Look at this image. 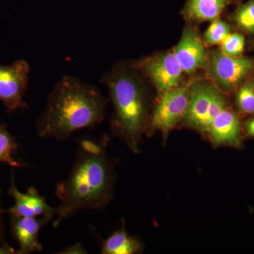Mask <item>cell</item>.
I'll return each instance as SVG.
<instances>
[{
  "label": "cell",
  "instance_id": "obj_2",
  "mask_svg": "<svg viewBox=\"0 0 254 254\" xmlns=\"http://www.w3.org/2000/svg\"><path fill=\"white\" fill-rule=\"evenodd\" d=\"M108 100L96 86L72 76L57 82L47 100L46 109L36 123L41 138L67 141L73 133L103 123Z\"/></svg>",
  "mask_w": 254,
  "mask_h": 254
},
{
  "label": "cell",
  "instance_id": "obj_11",
  "mask_svg": "<svg viewBox=\"0 0 254 254\" xmlns=\"http://www.w3.org/2000/svg\"><path fill=\"white\" fill-rule=\"evenodd\" d=\"M173 53L184 72L187 74H194L208 65V55L203 40L192 28L184 31Z\"/></svg>",
  "mask_w": 254,
  "mask_h": 254
},
{
  "label": "cell",
  "instance_id": "obj_19",
  "mask_svg": "<svg viewBox=\"0 0 254 254\" xmlns=\"http://www.w3.org/2000/svg\"><path fill=\"white\" fill-rule=\"evenodd\" d=\"M236 21L241 28L254 33V1L245 4L237 11Z\"/></svg>",
  "mask_w": 254,
  "mask_h": 254
},
{
  "label": "cell",
  "instance_id": "obj_9",
  "mask_svg": "<svg viewBox=\"0 0 254 254\" xmlns=\"http://www.w3.org/2000/svg\"><path fill=\"white\" fill-rule=\"evenodd\" d=\"M206 138L214 148L242 149L244 147L243 125L240 117L227 106L215 116L209 127Z\"/></svg>",
  "mask_w": 254,
  "mask_h": 254
},
{
  "label": "cell",
  "instance_id": "obj_3",
  "mask_svg": "<svg viewBox=\"0 0 254 254\" xmlns=\"http://www.w3.org/2000/svg\"><path fill=\"white\" fill-rule=\"evenodd\" d=\"M100 83L109 90L113 103L112 133L138 154L150 120L148 93L139 74L134 66L119 64L102 76Z\"/></svg>",
  "mask_w": 254,
  "mask_h": 254
},
{
  "label": "cell",
  "instance_id": "obj_18",
  "mask_svg": "<svg viewBox=\"0 0 254 254\" xmlns=\"http://www.w3.org/2000/svg\"><path fill=\"white\" fill-rule=\"evenodd\" d=\"M221 52L229 56H241L245 50V40L240 33H230L220 43Z\"/></svg>",
  "mask_w": 254,
  "mask_h": 254
},
{
  "label": "cell",
  "instance_id": "obj_10",
  "mask_svg": "<svg viewBox=\"0 0 254 254\" xmlns=\"http://www.w3.org/2000/svg\"><path fill=\"white\" fill-rule=\"evenodd\" d=\"M142 68L160 93L180 86L185 73L173 52L145 60Z\"/></svg>",
  "mask_w": 254,
  "mask_h": 254
},
{
  "label": "cell",
  "instance_id": "obj_21",
  "mask_svg": "<svg viewBox=\"0 0 254 254\" xmlns=\"http://www.w3.org/2000/svg\"><path fill=\"white\" fill-rule=\"evenodd\" d=\"M244 137L254 139V116L247 120L243 125Z\"/></svg>",
  "mask_w": 254,
  "mask_h": 254
},
{
  "label": "cell",
  "instance_id": "obj_7",
  "mask_svg": "<svg viewBox=\"0 0 254 254\" xmlns=\"http://www.w3.org/2000/svg\"><path fill=\"white\" fill-rule=\"evenodd\" d=\"M254 69L253 60L245 57L229 56L222 52L214 55L210 64L212 76L227 91L240 86Z\"/></svg>",
  "mask_w": 254,
  "mask_h": 254
},
{
  "label": "cell",
  "instance_id": "obj_20",
  "mask_svg": "<svg viewBox=\"0 0 254 254\" xmlns=\"http://www.w3.org/2000/svg\"><path fill=\"white\" fill-rule=\"evenodd\" d=\"M59 254H88L86 249L80 243H76L73 245L66 247L64 250L61 251Z\"/></svg>",
  "mask_w": 254,
  "mask_h": 254
},
{
  "label": "cell",
  "instance_id": "obj_15",
  "mask_svg": "<svg viewBox=\"0 0 254 254\" xmlns=\"http://www.w3.org/2000/svg\"><path fill=\"white\" fill-rule=\"evenodd\" d=\"M18 149V143L8 131L4 124H0V165L7 164L12 168H21L22 164L13 158V154Z\"/></svg>",
  "mask_w": 254,
  "mask_h": 254
},
{
  "label": "cell",
  "instance_id": "obj_22",
  "mask_svg": "<svg viewBox=\"0 0 254 254\" xmlns=\"http://www.w3.org/2000/svg\"><path fill=\"white\" fill-rule=\"evenodd\" d=\"M5 213V210L3 209L2 203H1V188L0 186V244H6L5 241V227L4 221H3V214Z\"/></svg>",
  "mask_w": 254,
  "mask_h": 254
},
{
  "label": "cell",
  "instance_id": "obj_14",
  "mask_svg": "<svg viewBox=\"0 0 254 254\" xmlns=\"http://www.w3.org/2000/svg\"><path fill=\"white\" fill-rule=\"evenodd\" d=\"M227 3V0H189L187 13L197 21H213L218 19Z\"/></svg>",
  "mask_w": 254,
  "mask_h": 254
},
{
  "label": "cell",
  "instance_id": "obj_8",
  "mask_svg": "<svg viewBox=\"0 0 254 254\" xmlns=\"http://www.w3.org/2000/svg\"><path fill=\"white\" fill-rule=\"evenodd\" d=\"M8 193L14 200L12 207L6 210L10 217L17 218H46L52 221L56 218L57 208L50 206L46 197L41 195L35 187L28 189L26 193L18 190L15 184L14 170L11 177V185Z\"/></svg>",
  "mask_w": 254,
  "mask_h": 254
},
{
  "label": "cell",
  "instance_id": "obj_17",
  "mask_svg": "<svg viewBox=\"0 0 254 254\" xmlns=\"http://www.w3.org/2000/svg\"><path fill=\"white\" fill-rule=\"evenodd\" d=\"M230 33V27L221 20L216 19L209 26L204 35L205 41L210 45L220 44Z\"/></svg>",
  "mask_w": 254,
  "mask_h": 254
},
{
  "label": "cell",
  "instance_id": "obj_6",
  "mask_svg": "<svg viewBox=\"0 0 254 254\" xmlns=\"http://www.w3.org/2000/svg\"><path fill=\"white\" fill-rule=\"evenodd\" d=\"M31 66L26 60L0 64V102L8 113L27 107L23 97L27 91Z\"/></svg>",
  "mask_w": 254,
  "mask_h": 254
},
{
  "label": "cell",
  "instance_id": "obj_23",
  "mask_svg": "<svg viewBox=\"0 0 254 254\" xmlns=\"http://www.w3.org/2000/svg\"><path fill=\"white\" fill-rule=\"evenodd\" d=\"M16 254V252L9 244H0V254Z\"/></svg>",
  "mask_w": 254,
  "mask_h": 254
},
{
  "label": "cell",
  "instance_id": "obj_1",
  "mask_svg": "<svg viewBox=\"0 0 254 254\" xmlns=\"http://www.w3.org/2000/svg\"><path fill=\"white\" fill-rule=\"evenodd\" d=\"M109 141L108 134L80 140L69 175L55 187V228L82 210H103L113 199L117 160L107 153Z\"/></svg>",
  "mask_w": 254,
  "mask_h": 254
},
{
  "label": "cell",
  "instance_id": "obj_16",
  "mask_svg": "<svg viewBox=\"0 0 254 254\" xmlns=\"http://www.w3.org/2000/svg\"><path fill=\"white\" fill-rule=\"evenodd\" d=\"M239 112L243 115H254V83L247 82L239 88L236 95Z\"/></svg>",
  "mask_w": 254,
  "mask_h": 254
},
{
  "label": "cell",
  "instance_id": "obj_12",
  "mask_svg": "<svg viewBox=\"0 0 254 254\" xmlns=\"http://www.w3.org/2000/svg\"><path fill=\"white\" fill-rule=\"evenodd\" d=\"M52 220L43 218H17L10 217L12 237L18 242L17 254H30L43 251L40 242L41 229Z\"/></svg>",
  "mask_w": 254,
  "mask_h": 254
},
{
  "label": "cell",
  "instance_id": "obj_5",
  "mask_svg": "<svg viewBox=\"0 0 254 254\" xmlns=\"http://www.w3.org/2000/svg\"><path fill=\"white\" fill-rule=\"evenodd\" d=\"M191 85L187 83L161 93L150 116L145 134L151 136L158 131L164 141L167 139L169 133L183 122Z\"/></svg>",
  "mask_w": 254,
  "mask_h": 254
},
{
  "label": "cell",
  "instance_id": "obj_4",
  "mask_svg": "<svg viewBox=\"0 0 254 254\" xmlns=\"http://www.w3.org/2000/svg\"><path fill=\"white\" fill-rule=\"evenodd\" d=\"M227 106L225 96L213 85L206 82L193 83L183 123L205 138L213 119Z\"/></svg>",
  "mask_w": 254,
  "mask_h": 254
},
{
  "label": "cell",
  "instance_id": "obj_13",
  "mask_svg": "<svg viewBox=\"0 0 254 254\" xmlns=\"http://www.w3.org/2000/svg\"><path fill=\"white\" fill-rule=\"evenodd\" d=\"M143 248L141 240L128 235L125 224L123 223L118 230H115L106 240L102 241L100 254H136L141 253Z\"/></svg>",
  "mask_w": 254,
  "mask_h": 254
}]
</instances>
